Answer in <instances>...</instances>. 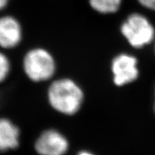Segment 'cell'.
Returning <instances> with one entry per match:
<instances>
[{
	"label": "cell",
	"instance_id": "1",
	"mask_svg": "<svg viewBox=\"0 0 155 155\" xmlns=\"http://www.w3.org/2000/svg\"><path fill=\"white\" fill-rule=\"evenodd\" d=\"M47 99L50 107L64 116H74L82 108L85 94L76 81L68 77L54 78L48 83Z\"/></svg>",
	"mask_w": 155,
	"mask_h": 155
},
{
	"label": "cell",
	"instance_id": "2",
	"mask_svg": "<svg viewBox=\"0 0 155 155\" xmlns=\"http://www.w3.org/2000/svg\"><path fill=\"white\" fill-rule=\"evenodd\" d=\"M23 72L32 82H50L55 77L57 62L49 50L43 48L29 50L22 57Z\"/></svg>",
	"mask_w": 155,
	"mask_h": 155
},
{
	"label": "cell",
	"instance_id": "3",
	"mask_svg": "<svg viewBox=\"0 0 155 155\" xmlns=\"http://www.w3.org/2000/svg\"><path fill=\"white\" fill-rule=\"evenodd\" d=\"M121 33L133 47L139 48L150 43L154 29L149 20L139 14L131 15L121 25Z\"/></svg>",
	"mask_w": 155,
	"mask_h": 155
},
{
	"label": "cell",
	"instance_id": "4",
	"mask_svg": "<svg viewBox=\"0 0 155 155\" xmlns=\"http://www.w3.org/2000/svg\"><path fill=\"white\" fill-rule=\"evenodd\" d=\"M34 149L38 155H66L70 150V142L62 131L48 128L36 138Z\"/></svg>",
	"mask_w": 155,
	"mask_h": 155
},
{
	"label": "cell",
	"instance_id": "5",
	"mask_svg": "<svg viewBox=\"0 0 155 155\" xmlns=\"http://www.w3.org/2000/svg\"><path fill=\"white\" fill-rule=\"evenodd\" d=\"M111 69L113 82L117 86H123L133 82L139 75L137 60L127 54L116 56L111 62Z\"/></svg>",
	"mask_w": 155,
	"mask_h": 155
},
{
	"label": "cell",
	"instance_id": "6",
	"mask_svg": "<svg viewBox=\"0 0 155 155\" xmlns=\"http://www.w3.org/2000/svg\"><path fill=\"white\" fill-rule=\"evenodd\" d=\"M22 38V28L16 19L10 16L0 18V48L14 49L19 45Z\"/></svg>",
	"mask_w": 155,
	"mask_h": 155
},
{
	"label": "cell",
	"instance_id": "7",
	"mask_svg": "<svg viewBox=\"0 0 155 155\" xmlns=\"http://www.w3.org/2000/svg\"><path fill=\"white\" fill-rule=\"evenodd\" d=\"M21 130L12 120L0 116V152H7L18 148Z\"/></svg>",
	"mask_w": 155,
	"mask_h": 155
},
{
	"label": "cell",
	"instance_id": "8",
	"mask_svg": "<svg viewBox=\"0 0 155 155\" xmlns=\"http://www.w3.org/2000/svg\"><path fill=\"white\" fill-rule=\"evenodd\" d=\"M94 10L102 14L116 12L119 9L121 0H89Z\"/></svg>",
	"mask_w": 155,
	"mask_h": 155
},
{
	"label": "cell",
	"instance_id": "9",
	"mask_svg": "<svg viewBox=\"0 0 155 155\" xmlns=\"http://www.w3.org/2000/svg\"><path fill=\"white\" fill-rule=\"evenodd\" d=\"M12 62L6 54L0 52V84L6 81L10 75Z\"/></svg>",
	"mask_w": 155,
	"mask_h": 155
},
{
	"label": "cell",
	"instance_id": "10",
	"mask_svg": "<svg viewBox=\"0 0 155 155\" xmlns=\"http://www.w3.org/2000/svg\"><path fill=\"white\" fill-rule=\"evenodd\" d=\"M138 1L143 7L155 11V0H138Z\"/></svg>",
	"mask_w": 155,
	"mask_h": 155
},
{
	"label": "cell",
	"instance_id": "11",
	"mask_svg": "<svg viewBox=\"0 0 155 155\" xmlns=\"http://www.w3.org/2000/svg\"><path fill=\"white\" fill-rule=\"evenodd\" d=\"M75 155H97L95 154L94 152H93L92 151L88 150H81L78 151Z\"/></svg>",
	"mask_w": 155,
	"mask_h": 155
},
{
	"label": "cell",
	"instance_id": "12",
	"mask_svg": "<svg viewBox=\"0 0 155 155\" xmlns=\"http://www.w3.org/2000/svg\"><path fill=\"white\" fill-rule=\"evenodd\" d=\"M9 0H0V9H2L7 6Z\"/></svg>",
	"mask_w": 155,
	"mask_h": 155
},
{
	"label": "cell",
	"instance_id": "13",
	"mask_svg": "<svg viewBox=\"0 0 155 155\" xmlns=\"http://www.w3.org/2000/svg\"><path fill=\"white\" fill-rule=\"evenodd\" d=\"M154 112H155V101H154Z\"/></svg>",
	"mask_w": 155,
	"mask_h": 155
}]
</instances>
